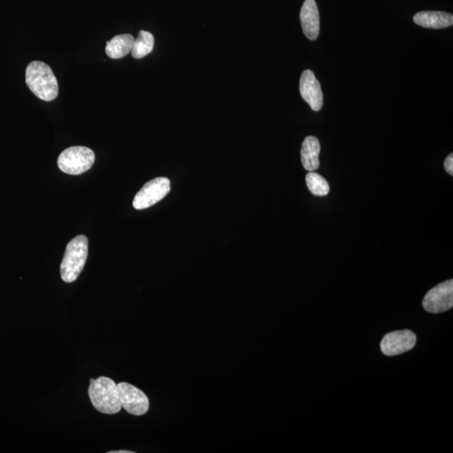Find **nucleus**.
<instances>
[{
	"label": "nucleus",
	"instance_id": "nucleus-7",
	"mask_svg": "<svg viewBox=\"0 0 453 453\" xmlns=\"http://www.w3.org/2000/svg\"><path fill=\"white\" fill-rule=\"evenodd\" d=\"M423 308L431 313H441L450 310L453 306V280L440 283L431 289L423 299Z\"/></svg>",
	"mask_w": 453,
	"mask_h": 453
},
{
	"label": "nucleus",
	"instance_id": "nucleus-4",
	"mask_svg": "<svg viewBox=\"0 0 453 453\" xmlns=\"http://www.w3.org/2000/svg\"><path fill=\"white\" fill-rule=\"evenodd\" d=\"M95 155L85 146H72L60 154L58 159L59 169L69 175H81L92 168Z\"/></svg>",
	"mask_w": 453,
	"mask_h": 453
},
{
	"label": "nucleus",
	"instance_id": "nucleus-11",
	"mask_svg": "<svg viewBox=\"0 0 453 453\" xmlns=\"http://www.w3.org/2000/svg\"><path fill=\"white\" fill-rule=\"evenodd\" d=\"M420 27L429 29H444L452 27L453 15L443 11H421L413 18Z\"/></svg>",
	"mask_w": 453,
	"mask_h": 453
},
{
	"label": "nucleus",
	"instance_id": "nucleus-16",
	"mask_svg": "<svg viewBox=\"0 0 453 453\" xmlns=\"http://www.w3.org/2000/svg\"><path fill=\"white\" fill-rule=\"evenodd\" d=\"M444 167L448 174L453 175V154H450L445 159L444 162Z\"/></svg>",
	"mask_w": 453,
	"mask_h": 453
},
{
	"label": "nucleus",
	"instance_id": "nucleus-13",
	"mask_svg": "<svg viewBox=\"0 0 453 453\" xmlns=\"http://www.w3.org/2000/svg\"><path fill=\"white\" fill-rule=\"evenodd\" d=\"M135 38L131 34H119L107 41L105 53L112 59H120L131 53Z\"/></svg>",
	"mask_w": 453,
	"mask_h": 453
},
{
	"label": "nucleus",
	"instance_id": "nucleus-17",
	"mask_svg": "<svg viewBox=\"0 0 453 453\" xmlns=\"http://www.w3.org/2000/svg\"><path fill=\"white\" fill-rule=\"evenodd\" d=\"M109 453H133V452H131V451H126V450H123V451H113V452H109Z\"/></svg>",
	"mask_w": 453,
	"mask_h": 453
},
{
	"label": "nucleus",
	"instance_id": "nucleus-2",
	"mask_svg": "<svg viewBox=\"0 0 453 453\" xmlns=\"http://www.w3.org/2000/svg\"><path fill=\"white\" fill-rule=\"evenodd\" d=\"M88 390L89 398L95 409L99 412L114 415L120 412V403L117 383L107 377L91 379Z\"/></svg>",
	"mask_w": 453,
	"mask_h": 453
},
{
	"label": "nucleus",
	"instance_id": "nucleus-6",
	"mask_svg": "<svg viewBox=\"0 0 453 453\" xmlns=\"http://www.w3.org/2000/svg\"><path fill=\"white\" fill-rule=\"evenodd\" d=\"M119 399L122 408L133 416H140L147 413L150 401L145 393L131 383H118Z\"/></svg>",
	"mask_w": 453,
	"mask_h": 453
},
{
	"label": "nucleus",
	"instance_id": "nucleus-5",
	"mask_svg": "<svg viewBox=\"0 0 453 453\" xmlns=\"http://www.w3.org/2000/svg\"><path fill=\"white\" fill-rule=\"evenodd\" d=\"M171 191V181L166 178H157L148 181L133 198V206L137 210L150 208L162 200Z\"/></svg>",
	"mask_w": 453,
	"mask_h": 453
},
{
	"label": "nucleus",
	"instance_id": "nucleus-14",
	"mask_svg": "<svg viewBox=\"0 0 453 453\" xmlns=\"http://www.w3.org/2000/svg\"><path fill=\"white\" fill-rule=\"evenodd\" d=\"M154 44L153 34L145 32V30H140L138 37L135 39V42H133L131 50L132 57L136 59L146 57V55L152 53Z\"/></svg>",
	"mask_w": 453,
	"mask_h": 453
},
{
	"label": "nucleus",
	"instance_id": "nucleus-8",
	"mask_svg": "<svg viewBox=\"0 0 453 453\" xmlns=\"http://www.w3.org/2000/svg\"><path fill=\"white\" fill-rule=\"evenodd\" d=\"M416 336L409 330L390 332L383 336L381 348L386 356H396L412 350L416 346Z\"/></svg>",
	"mask_w": 453,
	"mask_h": 453
},
{
	"label": "nucleus",
	"instance_id": "nucleus-9",
	"mask_svg": "<svg viewBox=\"0 0 453 453\" xmlns=\"http://www.w3.org/2000/svg\"><path fill=\"white\" fill-rule=\"evenodd\" d=\"M300 93L302 98L313 111H320L323 106V93L320 83L313 72L306 70L300 79Z\"/></svg>",
	"mask_w": 453,
	"mask_h": 453
},
{
	"label": "nucleus",
	"instance_id": "nucleus-15",
	"mask_svg": "<svg viewBox=\"0 0 453 453\" xmlns=\"http://www.w3.org/2000/svg\"><path fill=\"white\" fill-rule=\"evenodd\" d=\"M306 183L309 191L315 196H327L330 192L329 183L316 172L309 171V173L306 176Z\"/></svg>",
	"mask_w": 453,
	"mask_h": 453
},
{
	"label": "nucleus",
	"instance_id": "nucleus-3",
	"mask_svg": "<svg viewBox=\"0 0 453 453\" xmlns=\"http://www.w3.org/2000/svg\"><path fill=\"white\" fill-rule=\"evenodd\" d=\"M88 254L87 237L79 235L69 242L60 265V276L65 282L72 283L79 277L84 268Z\"/></svg>",
	"mask_w": 453,
	"mask_h": 453
},
{
	"label": "nucleus",
	"instance_id": "nucleus-12",
	"mask_svg": "<svg viewBox=\"0 0 453 453\" xmlns=\"http://www.w3.org/2000/svg\"><path fill=\"white\" fill-rule=\"evenodd\" d=\"M320 151L321 145L317 138L314 136L306 138L302 143L301 155L302 165L306 171H317L320 166V161H319Z\"/></svg>",
	"mask_w": 453,
	"mask_h": 453
},
{
	"label": "nucleus",
	"instance_id": "nucleus-1",
	"mask_svg": "<svg viewBox=\"0 0 453 453\" xmlns=\"http://www.w3.org/2000/svg\"><path fill=\"white\" fill-rule=\"evenodd\" d=\"M25 81L28 88L43 101L51 102L58 96V83L48 65L34 60L28 65L25 71Z\"/></svg>",
	"mask_w": 453,
	"mask_h": 453
},
{
	"label": "nucleus",
	"instance_id": "nucleus-10",
	"mask_svg": "<svg viewBox=\"0 0 453 453\" xmlns=\"http://www.w3.org/2000/svg\"><path fill=\"white\" fill-rule=\"evenodd\" d=\"M300 18L305 36L310 41L317 40L320 33V15L315 0H306L301 7Z\"/></svg>",
	"mask_w": 453,
	"mask_h": 453
}]
</instances>
